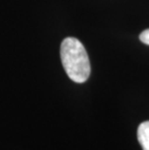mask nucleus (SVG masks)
<instances>
[{
	"mask_svg": "<svg viewBox=\"0 0 149 150\" xmlns=\"http://www.w3.org/2000/svg\"><path fill=\"white\" fill-rule=\"evenodd\" d=\"M62 65L67 76L77 83H83L90 76L89 57L83 45L77 38L68 37L60 47Z\"/></svg>",
	"mask_w": 149,
	"mask_h": 150,
	"instance_id": "nucleus-1",
	"label": "nucleus"
},
{
	"mask_svg": "<svg viewBox=\"0 0 149 150\" xmlns=\"http://www.w3.org/2000/svg\"><path fill=\"white\" fill-rule=\"evenodd\" d=\"M138 139L143 150H149V121L142 122L138 129Z\"/></svg>",
	"mask_w": 149,
	"mask_h": 150,
	"instance_id": "nucleus-2",
	"label": "nucleus"
},
{
	"mask_svg": "<svg viewBox=\"0 0 149 150\" xmlns=\"http://www.w3.org/2000/svg\"><path fill=\"white\" fill-rule=\"evenodd\" d=\"M139 39L143 44L149 46V29H145L144 31H142L141 34L139 35Z\"/></svg>",
	"mask_w": 149,
	"mask_h": 150,
	"instance_id": "nucleus-3",
	"label": "nucleus"
}]
</instances>
